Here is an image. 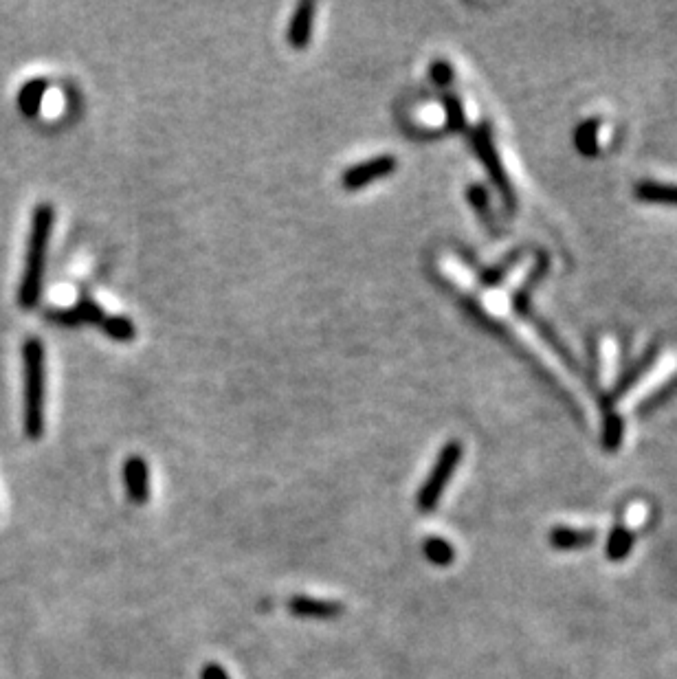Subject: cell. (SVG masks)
I'll use <instances>...</instances> for the list:
<instances>
[{"label":"cell","mask_w":677,"mask_h":679,"mask_svg":"<svg viewBox=\"0 0 677 679\" xmlns=\"http://www.w3.org/2000/svg\"><path fill=\"white\" fill-rule=\"evenodd\" d=\"M201 679H229L227 671L216 662H207L201 671Z\"/></svg>","instance_id":"cell-24"},{"label":"cell","mask_w":677,"mask_h":679,"mask_svg":"<svg viewBox=\"0 0 677 679\" xmlns=\"http://www.w3.org/2000/svg\"><path fill=\"white\" fill-rule=\"evenodd\" d=\"M598 130H601V126H598L596 119L585 121V124H581L579 130H576V146H579V150L587 154V157H592V154H596L598 148H601V143H598Z\"/></svg>","instance_id":"cell-17"},{"label":"cell","mask_w":677,"mask_h":679,"mask_svg":"<svg viewBox=\"0 0 677 679\" xmlns=\"http://www.w3.org/2000/svg\"><path fill=\"white\" fill-rule=\"evenodd\" d=\"M75 315L80 317L82 324H93V326H102V321L106 319V313H104V308L99 306L95 299H88V297H82L80 302L75 304Z\"/></svg>","instance_id":"cell-19"},{"label":"cell","mask_w":677,"mask_h":679,"mask_svg":"<svg viewBox=\"0 0 677 679\" xmlns=\"http://www.w3.org/2000/svg\"><path fill=\"white\" fill-rule=\"evenodd\" d=\"M22 425L31 440L44 433V398H47V354L40 339H27L22 345Z\"/></svg>","instance_id":"cell-2"},{"label":"cell","mask_w":677,"mask_h":679,"mask_svg":"<svg viewBox=\"0 0 677 679\" xmlns=\"http://www.w3.org/2000/svg\"><path fill=\"white\" fill-rule=\"evenodd\" d=\"M636 196L647 203H664V205H677V185H664V183H640L636 187Z\"/></svg>","instance_id":"cell-15"},{"label":"cell","mask_w":677,"mask_h":679,"mask_svg":"<svg viewBox=\"0 0 677 679\" xmlns=\"http://www.w3.org/2000/svg\"><path fill=\"white\" fill-rule=\"evenodd\" d=\"M425 559L436 567H449L455 561V548L442 537H429L423 543Z\"/></svg>","instance_id":"cell-14"},{"label":"cell","mask_w":677,"mask_h":679,"mask_svg":"<svg viewBox=\"0 0 677 679\" xmlns=\"http://www.w3.org/2000/svg\"><path fill=\"white\" fill-rule=\"evenodd\" d=\"M618 365V345L612 337H605L601 341V381L605 387L614 383Z\"/></svg>","instance_id":"cell-16"},{"label":"cell","mask_w":677,"mask_h":679,"mask_svg":"<svg viewBox=\"0 0 677 679\" xmlns=\"http://www.w3.org/2000/svg\"><path fill=\"white\" fill-rule=\"evenodd\" d=\"M396 165H398L396 157H392V154H381V157H374L348 168L341 176V185L346 187L348 192H357V189H363L376 181H381L385 176H390L396 170Z\"/></svg>","instance_id":"cell-5"},{"label":"cell","mask_w":677,"mask_h":679,"mask_svg":"<svg viewBox=\"0 0 677 679\" xmlns=\"http://www.w3.org/2000/svg\"><path fill=\"white\" fill-rule=\"evenodd\" d=\"M47 88H49V82L42 80V77L29 80L25 86H22L20 93H18L20 113L29 117V119L38 117L40 108H42V99H44V95H47Z\"/></svg>","instance_id":"cell-11"},{"label":"cell","mask_w":677,"mask_h":679,"mask_svg":"<svg viewBox=\"0 0 677 679\" xmlns=\"http://www.w3.org/2000/svg\"><path fill=\"white\" fill-rule=\"evenodd\" d=\"M675 372H677V354L675 352L664 354L662 359L653 365L636 385H631L627 392L618 398V409H631L636 403H640L642 398H647L649 394L656 392V389H660Z\"/></svg>","instance_id":"cell-4"},{"label":"cell","mask_w":677,"mask_h":679,"mask_svg":"<svg viewBox=\"0 0 677 679\" xmlns=\"http://www.w3.org/2000/svg\"><path fill=\"white\" fill-rule=\"evenodd\" d=\"M431 80H434L438 86H449L453 82V66L447 60H436L431 64Z\"/></svg>","instance_id":"cell-22"},{"label":"cell","mask_w":677,"mask_h":679,"mask_svg":"<svg viewBox=\"0 0 677 679\" xmlns=\"http://www.w3.org/2000/svg\"><path fill=\"white\" fill-rule=\"evenodd\" d=\"M462 453H464V449H462V444L458 440H451L440 449L434 469L429 471V477L423 482V486H420L418 497H416V506H418L420 512H434L436 510L442 495H445V491H447V486L451 482L455 469H458L460 462H462Z\"/></svg>","instance_id":"cell-3"},{"label":"cell","mask_w":677,"mask_h":679,"mask_svg":"<svg viewBox=\"0 0 677 679\" xmlns=\"http://www.w3.org/2000/svg\"><path fill=\"white\" fill-rule=\"evenodd\" d=\"M104 330V335L110 337L113 341H119V343H130V341H135L137 337V326H135V321L124 317V315H106V319L102 321V326H99Z\"/></svg>","instance_id":"cell-13"},{"label":"cell","mask_w":677,"mask_h":679,"mask_svg":"<svg viewBox=\"0 0 677 679\" xmlns=\"http://www.w3.org/2000/svg\"><path fill=\"white\" fill-rule=\"evenodd\" d=\"M53 220H55V211L51 205L42 203L33 209L31 233H29L27 255H25V269H22L20 286H18V306L25 310L36 308L38 299L42 295V282H44V269H47V253H49Z\"/></svg>","instance_id":"cell-1"},{"label":"cell","mask_w":677,"mask_h":679,"mask_svg":"<svg viewBox=\"0 0 677 679\" xmlns=\"http://www.w3.org/2000/svg\"><path fill=\"white\" fill-rule=\"evenodd\" d=\"M631 548H634V534H631V530L625 526V523H618V526H614L612 534H609L607 559L614 563L625 561L631 554Z\"/></svg>","instance_id":"cell-12"},{"label":"cell","mask_w":677,"mask_h":679,"mask_svg":"<svg viewBox=\"0 0 677 679\" xmlns=\"http://www.w3.org/2000/svg\"><path fill=\"white\" fill-rule=\"evenodd\" d=\"M288 611L295 618H304V620H335L339 618L346 607L337 600H326V598H313V596H302L297 594L286 603Z\"/></svg>","instance_id":"cell-8"},{"label":"cell","mask_w":677,"mask_h":679,"mask_svg":"<svg viewBox=\"0 0 677 679\" xmlns=\"http://www.w3.org/2000/svg\"><path fill=\"white\" fill-rule=\"evenodd\" d=\"M313 22H315V3L297 5L295 14L288 25V44L293 49H306L313 38Z\"/></svg>","instance_id":"cell-9"},{"label":"cell","mask_w":677,"mask_h":679,"mask_svg":"<svg viewBox=\"0 0 677 679\" xmlns=\"http://www.w3.org/2000/svg\"><path fill=\"white\" fill-rule=\"evenodd\" d=\"M550 545L554 550L561 552H574V550H585L596 541L594 530H579V528H568V526H554L548 534Z\"/></svg>","instance_id":"cell-10"},{"label":"cell","mask_w":677,"mask_h":679,"mask_svg":"<svg viewBox=\"0 0 677 679\" xmlns=\"http://www.w3.org/2000/svg\"><path fill=\"white\" fill-rule=\"evenodd\" d=\"M121 475H124V486L128 499L135 506H143L150 502V466L141 458V455H130V458L121 466Z\"/></svg>","instance_id":"cell-7"},{"label":"cell","mask_w":677,"mask_h":679,"mask_svg":"<svg viewBox=\"0 0 677 679\" xmlns=\"http://www.w3.org/2000/svg\"><path fill=\"white\" fill-rule=\"evenodd\" d=\"M603 442L609 451H616L620 447V442H623V422H620L618 416H609L605 422V431H603Z\"/></svg>","instance_id":"cell-20"},{"label":"cell","mask_w":677,"mask_h":679,"mask_svg":"<svg viewBox=\"0 0 677 679\" xmlns=\"http://www.w3.org/2000/svg\"><path fill=\"white\" fill-rule=\"evenodd\" d=\"M473 146H475L477 157L482 159L484 168L488 170V174H491L495 187L499 189V194H502V198L506 200L508 205H510V203H515L513 189H510V185H508V178H506V172H504V168H502V161H499V157H497V150H495V146H493L491 132L486 130V126H480V128L475 130V135H473Z\"/></svg>","instance_id":"cell-6"},{"label":"cell","mask_w":677,"mask_h":679,"mask_svg":"<svg viewBox=\"0 0 677 679\" xmlns=\"http://www.w3.org/2000/svg\"><path fill=\"white\" fill-rule=\"evenodd\" d=\"M442 108H445V121L449 130H464L466 126V113L460 102V97L445 95L442 97Z\"/></svg>","instance_id":"cell-18"},{"label":"cell","mask_w":677,"mask_h":679,"mask_svg":"<svg viewBox=\"0 0 677 679\" xmlns=\"http://www.w3.org/2000/svg\"><path fill=\"white\" fill-rule=\"evenodd\" d=\"M466 198H469V203L475 207L477 214L482 216L488 214V194L482 185H469V189H466Z\"/></svg>","instance_id":"cell-23"},{"label":"cell","mask_w":677,"mask_h":679,"mask_svg":"<svg viewBox=\"0 0 677 679\" xmlns=\"http://www.w3.org/2000/svg\"><path fill=\"white\" fill-rule=\"evenodd\" d=\"M47 319L51 324H58L62 328H77L82 326L80 317L75 315L73 308H55V310H47Z\"/></svg>","instance_id":"cell-21"}]
</instances>
